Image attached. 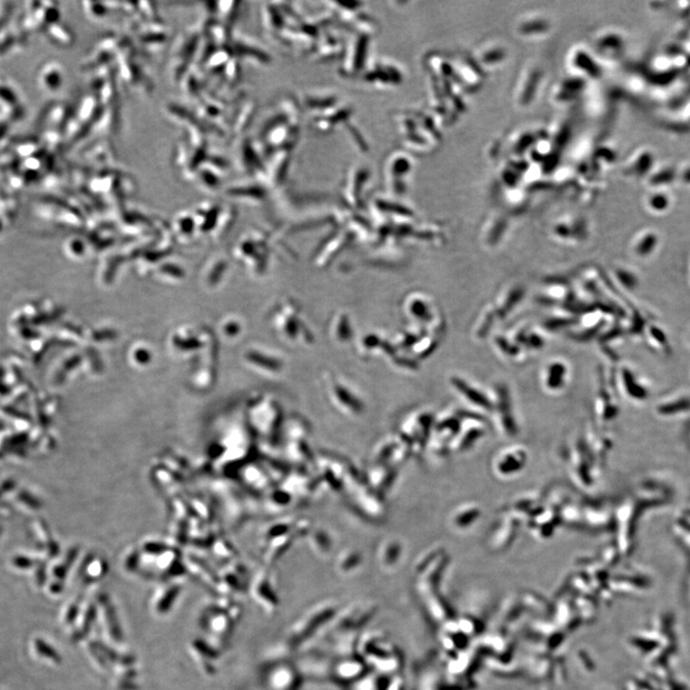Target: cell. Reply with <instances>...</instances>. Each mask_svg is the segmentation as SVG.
<instances>
[{
  "label": "cell",
  "mask_w": 690,
  "mask_h": 690,
  "mask_svg": "<svg viewBox=\"0 0 690 690\" xmlns=\"http://www.w3.org/2000/svg\"><path fill=\"white\" fill-rule=\"evenodd\" d=\"M377 613L378 606L370 601H361L347 606L345 609L338 610L332 622L324 630L323 635L325 639L323 640L360 635L361 630L368 625Z\"/></svg>",
  "instance_id": "cell-3"
},
{
  "label": "cell",
  "mask_w": 690,
  "mask_h": 690,
  "mask_svg": "<svg viewBox=\"0 0 690 690\" xmlns=\"http://www.w3.org/2000/svg\"><path fill=\"white\" fill-rule=\"evenodd\" d=\"M388 690H407V684L400 674L392 677Z\"/></svg>",
  "instance_id": "cell-9"
},
{
  "label": "cell",
  "mask_w": 690,
  "mask_h": 690,
  "mask_svg": "<svg viewBox=\"0 0 690 690\" xmlns=\"http://www.w3.org/2000/svg\"><path fill=\"white\" fill-rule=\"evenodd\" d=\"M656 236H654V235H649V236H647L646 238L640 242L639 249H638V252H639V254L642 256H648V254H650L649 252H651V251H653L654 247H656Z\"/></svg>",
  "instance_id": "cell-8"
},
{
  "label": "cell",
  "mask_w": 690,
  "mask_h": 690,
  "mask_svg": "<svg viewBox=\"0 0 690 690\" xmlns=\"http://www.w3.org/2000/svg\"><path fill=\"white\" fill-rule=\"evenodd\" d=\"M338 612V606L333 601H323L312 606L287 630L283 642L284 651H300L320 638Z\"/></svg>",
  "instance_id": "cell-1"
},
{
  "label": "cell",
  "mask_w": 690,
  "mask_h": 690,
  "mask_svg": "<svg viewBox=\"0 0 690 690\" xmlns=\"http://www.w3.org/2000/svg\"><path fill=\"white\" fill-rule=\"evenodd\" d=\"M625 376H626L625 387H626L628 395H630L633 398V400H647L648 395H649L647 388L644 387V385H640L639 382L635 383L630 373H627Z\"/></svg>",
  "instance_id": "cell-7"
},
{
  "label": "cell",
  "mask_w": 690,
  "mask_h": 690,
  "mask_svg": "<svg viewBox=\"0 0 690 690\" xmlns=\"http://www.w3.org/2000/svg\"><path fill=\"white\" fill-rule=\"evenodd\" d=\"M687 515H689L690 517V506H689V511H687Z\"/></svg>",
  "instance_id": "cell-10"
},
{
  "label": "cell",
  "mask_w": 690,
  "mask_h": 690,
  "mask_svg": "<svg viewBox=\"0 0 690 690\" xmlns=\"http://www.w3.org/2000/svg\"><path fill=\"white\" fill-rule=\"evenodd\" d=\"M258 587L256 588V600L260 603L262 607L267 612L274 613L278 610L280 601L278 595L274 588L271 587L269 581H260Z\"/></svg>",
  "instance_id": "cell-6"
},
{
  "label": "cell",
  "mask_w": 690,
  "mask_h": 690,
  "mask_svg": "<svg viewBox=\"0 0 690 690\" xmlns=\"http://www.w3.org/2000/svg\"><path fill=\"white\" fill-rule=\"evenodd\" d=\"M358 653L372 671L388 676L399 675L405 665L400 648L381 632H367L360 635Z\"/></svg>",
  "instance_id": "cell-2"
},
{
  "label": "cell",
  "mask_w": 690,
  "mask_h": 690,
  "mask_svg": "<svg viewBox=\"0 0 690 690\" xmlns=\"http://www.w3.org/2000/svg\"><path fill=\"white\" fill-rule=\"evenodd\" d=\"M265 680L269 690H300L303 684L299 667L287 660H278L267 667Z\"/></svg>",
  "instance_id": "cell-4"
},
{
  "label": "cell",
  "mask_w": 690,
  "mask_h": 690,
  "mask_svg": "<svg viewBox=\"0 0 690 690\" xmlns=\"http://www.w3.org/2000/svg\"><path fill=\"white\" fill-rule=\"evenodd\" d=\"M655 412L658 416L664 419L684 416L690 412V396L682 394L665 398L658 403Z\"/></svg>",
  "instance_id": "cell-5"
}]
</instances>
